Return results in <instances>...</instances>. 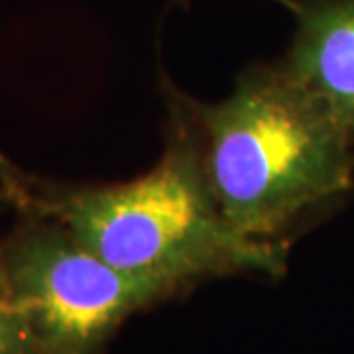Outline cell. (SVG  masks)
<instances>
[{
  "instance_id": "cell-5",
  "label": "cell",
  "mask_w": 354,
  "mask_h": 354,
  "mask_svg": "<svg viewBox=\"0 0 354 354\" xmlns=\"http://www.w3.org/2000/svg\"><path fill=\"white\" fill-rule=\"evenodd\" d=\"M4 199L0 197V207ZM0 354H32L24 323L16 309L0 258Z\"/></svg>"
},
{
  "instance_id": "cell-3",
  "label": "cell",
  "mask_w": 354,
  "mask_h": 354,
  "mask_svg": "<svg viewBox=\"0 0 354 354\" xmlns=\"http://www.w3.org/2000/svg\"><path fill=\"white\" fill-rule=\"evenodd\" d=\"M0 258L32 354H102L130 317L177 295L106 264L41 216L20 213Z\"/></svg>"
},
{
  "instance_id": "cell-1",
  "label": "cell",
  "mask_w": 354,
  "mask_h": 354,
  "mask_svg": "<svg viewBox=\"0 0 354 354\" xmlns=\"http://www.w3.org/2000/svg\"><path fill=\"white\" fill-rule=\"evenodd\" d=\"M164 152L122 183L81 185L30 176L0 156V197L22 215L50 218L87 250L134 278L185 293L207 279L281 278L288 244L254 241L228 225L201 162L183 91L162 79Z\"/></svg>"
},
{
  "instance_id": "cell-6",
  "label": "cell",
  "mask_w": 354,
  "mask_h": 354,
  "mask_svg": "<svg viewBox=\"0 0 354 354\" xmlns=\"http://www.w3.org/2000/svg\"><path fill=\"white\" fill-rule=\"evenodd\" d=\"M181 2H183V0H181Z\"/></svg>"
},
{
  "instance_id": "cell-4",
  "label": "cell",
  "mask_w": 354,
  "mask_h": 354,
  "mask_svg": "<svg viewBox=\"0 0 354 354\" xmlns=\"http://www.w3.org/2000/svg\"><path fill=\"white\" fill-rule=\"evenodd\" d=\"M295 18L283 71L354 144V0H279Z\"/></svg>"
},
{
  "instance_id": "cell-2",
  "label": "cell",
  "mask_w": 354,
  "mask_h": 354,
  "mask_svg": "<svg viewBox=\"0 0 354 354\" xmlns=\"http://www.w3.org/2000/svg\"><path fill=\"white\" fill-rule=\"evenodd\" d=\"M221 215L288 244L354 189V144L278 62L244 67L216 102L183 93Z\"/></svg>"
}]
</instances>
